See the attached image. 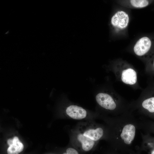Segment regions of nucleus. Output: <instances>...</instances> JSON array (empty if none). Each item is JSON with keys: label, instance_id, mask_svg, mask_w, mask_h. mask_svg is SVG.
<instances>
[{"label": "nucleus", "instance_id": "1", "mask_svg": "<svg viewBox=\"0 0 154 154\" xmlns=\"http://www.w3.org/2000/svg\"><path fill=\"white\" fill-rule=\"evenodd\" d=\"M129 17L125 11L119 10L112 15L110 19V24L115 30L122 31L127 28L129 24Z\"/></svg>", "mask_w": 154, "mask_h": 154}, {"label": "nucleus", "instance_id": "2", "mask_svg": "<svg viewBox=\"0 0 154 154\" xmlns=\"http://www.w3.org/2000/svg\"><path fill=\"white\" fill-rule=\"evenodd\" d=\"M153 43L151 39L149 37L143 36L139 38L135 42L133 50L137 56H143L150 50Z\"/></svg>", "mask_w": 154, "mask_h": 154}, {"label": "nucleus", "instance_id": "3", "mask_svg": "<svg viewBox=\"0 0 154 154\" xmlns=\"http://www.w3.org/2000/svg\"><path fill=\"white\" fill-rule=\"evenodd\" d=\"M97 103L102 107L106 109L112 110L116 107V105L112 97L108 94L99 93L96 96Z\"/></svg>", "mask_w": 154, "mask_h": 154}, {"label": "nucleus", "instance_id": "4", "mask_svg": "<svg viewBox=\"0 0 154 154\" xmlns=\"http://www.w3.org/2000/svg\"><path fill=\"white\" fill-rule=\"evenodd\" d=\"M66 114L70 118L75 119L85 118L87 115L86 111L82 107L74 105H70L66 110Z\"/></svg>", "mask_w": 154, "mask_h": 154}, {"label": "nucleus", "instance_id": "5", "mask_svg": "<svg viewBox=\"0 0 154 154\" xmlns=\"http://www.w3.org/2000/svg\"><path fill=\"white\" fill-rule=\"evenodd\" d=\"M151 1L147 0H123L119 1L118 3L129 8L141 9L148 6L150 3Z\"/></svg>", "mask_w": 154, "mask_h": 154}, {"label": "nucleus", "instance_id": "6", "mask_svg": "<svg viewBox=\"0 0 154 154\" xmlns=\"http://www.w3.org/2000/svg\"><path fill=\"white\" fill-rule=\"evenodd\" d=\"M135 131V127L133 125L129 124L124 126L120 136L125 143L129 144L131 143L134 139Z\"/></svg>", "mask_w": 154, "mask_h": 154}, {"label": "nucleus", "instance_id": "7", "mask_svg": "<svg viewBox=\"0 0 154 154\" xmlns=\"http://www.w3.org/2000/svg\"><path fill=\"white\" fill-rule=\"evenodd\" d=\"M121 79L122 82L126 84H134L137 80L136 73L131 68L125 69L122 71Z\"/></svg>", "mask_w": 154, "mask_h": 154}, {"label": "nucleus", "instance_id": "8", "mask_svg": "<svg viewBox=\"0 0 154 154\" xmlns=\"http://www.w3.org/2000/svg\"><path fill=\"white\" fill-rule=\"evenodd\" d=\"M104 131L101 127L86 130L82 134L86 137L94 141L99 140L102 136Z\"/></svg>", "mask_w": 154, "mask_h": 154}, {"label": "nucleus", "instance_id": "9", "mask_svg": "<svg viewBox=\"0 0 154 154\" xmlns=\"http://www.w3.org/2000/svg\"><path fill=\"white\" fill-rule=\"evenodd\" d=\"M13 143L8 147V154H19L22 152L24 149V145L17 137L13 139Z\"/></svg>", "mask_w": 154, "mask_h": 154}, {"label": "nucleus", "instance_id": "10", "mask_svg": "<svg viewBox=\"0 0 154 154\" xmlns=\"http://www.w3.org/2000/svg\"><path fill=\"white\" fill-rule=\"evenodd\" d=\"M77 139L81 143L82 149L85 151H88L91 149L95 144L94 141L86 137L82 133L78 134Z\"/></svg>", "mask_w": 154, "mask_h": 154}, {"label": "nucleus", "instance_id": "11", "mask_svg": "<svg viewBox=\"0 0 154 154\" xmlns=\"http://www.w3.org/2000/svg\"><path fill=\"white\" fill-rule=\"evenodd\" d=\"M142 106L149 112H154V97L149 98L144 100L142 103Z\"/></svg>", "mask_w": 154, "mask_h": 154}, {"label": "nucleus", "instance_id": "12", "mask_svg": "<svg viewBox=\"0 0 154 154\" xmlns=\"http://www.w3.org/2000/svg\"><path fill=\"white\" fill-rule=\"evenodd\" d=\"M63 154H78V153L75 149L72 148H69L66 149V152Z\"/></svg>", "mask_w": 154, "mask_h": 154}, {"label": "nucleus", "instance_id": "13", "mask_svg": "<svg viewBox=\"0 0 154 154\" xmlns=\"http://www.w3.org/2000/svg\"><path fill=\"white\" fill-rule=\"evenodd\" d=\"M151 154H154V149L152 151Z\"/></svg>", "mask_w": 154, "mask_h": 154}, {"label": "nucleus", "instance_id": "14", "mask_svg": "<svg viewBox=\"0 0 154 154\" xmlns=\"http://www.w3.org/2000/svg\"><path fill=\"white\" fill-rule=\"evenodd\" d=\"M153 64H154V62H153Z\"/></svg>", "mask_w": 154, "mask_h": 154}]
</instances>
